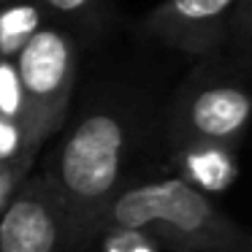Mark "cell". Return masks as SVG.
<instances>
[{"label":"cell","instance_id":"cell-1","mask_svg":"<svg viewBox=\"0 0 252 252\" xmlns=\"http://www.w3.org/2000/svg\"><path fill=\"white\" fill-rule=\"evenodd\" d=\"M130 138L133 127L125 109L95 106L46 158L41 174L63 206L73 252L93 250L117 192L127 185Z\"/></svg>","mask_w":252,"mask_h":252},{"label":"cell","instance_id":"cell-2","mask_svg":"<svg viewBox=\"0 0 252 252\" xmlns=\"http://www.w3.org/2000/svg\"><path fill=\"white\" fill-rule=\"evenodd\" d=\"M111 225L144 230L171 252H252L250 233L179 176L125 185L106 214Z\"/></svg>","mask_w":252,"mask_h":252},{"label":"cell","instance_id":"cell-3","mask_svg":"<svg viewBox=\"0 0 252 252\" xmlns=\"http://www.w3.org/2000/svg\"><path fill=\"white\" fill-rule=\"evenodd\" d=\"M252 125V84L244 73L206 57L176 90L168 106V141L239 149Z\"/></svg>","mask_w":252,"mask_h":252},{"label":"cell","instance_id":"cell-4","mask_svg":"<svg viewBox=\"0 0 252 252\" xmlns=\"http://www.w3.org/2000/svg\"><path fill=\"white\" fill-rule=\"evenodd\" d=\"M30 111V133L41 144L68 120L79 76V41L71 30L46 22L14 57Z\"/></svg>","mask_w":252,"mask_h":252},{"label":"cell","instance_id":"cell-5","mask_svg":"<svg viewBox=\"0 0 252 252\" xmlns=\"http://www.w3.org/2000/svg\"><path fill=\"white\" fill-rule=\"evenodd\" d=\"M244 0H163L138 22L141 35L190 57H214L230 44Z\"/></svg>","mask_w":252,"mask_h":252},{"label":"cell","instance_id":"cell-6","mask_svg":"<svg viewBox=\"0 0 252 252\" xmlns=\"http://www.w3.org/2000/svg\"><path fill=\"white\" fill-rule=\"evenodd\" d=\"M0 252H73L63 206L41 171L30 174L0 217Z\"/></svg>","mask_w":252,"mask_h":252},{"label":"cell","instance_id":"cell-7","mask_svg":"<svg viewBox=\"0 0 252 252\" xmlns=\"http://www.w3.org/2000/svg\"><path fill=\"white\" fill-rule=\"evenodd\" d=\"M171 163L185 185L209 198L230 190L239 179V149L220 147V144H174Z\"/></svg>","mask_w":252,"mask_h":252},{"label":"cell","instance_id":"cell-8","mask_svg":"<svg viewBox=\"0 0 252 252\" xmlns=\"http://www.w3.org/2000/svg\"><path fill=\"white\" fill-rule=\"evenodd\" d=\"M46 19L65 30L84 35H98L109 28L114 17V0H35Z\"/></svg>","mask_w":252,"mask_h":252},{"label":"cell","instance_id":"cell-9","mask_svg":"<svg viewBox=\"0 0 252 252\" xmlns=\"http://www.w3.org/2000/svg\"><path fill=\"white\" fill-rule=\"evenodd\" d=\"M46 22L49 19L35 0H11L0 6V60H14Z\"/></svg>","mask_w":252,"mask_h":252},{"label":"cell","instance_id":"cell-10","mask_svg":"<svg viewBox=\"0 0 252 252\" xmlns=\"http://www.w3.org/2000/svg\"><path fill=\"white\" fill-rule=\"evenodd\" d=\"M0 117L19 122L30 130V111L14 60H0Z\"/></svg>","mask_w":252,"mask_h":252},{"label":"cell","instance_id":"cell-11","mask_svg":"<svg viewBox=\"0 0 252 252\" xmlns=\"http://www.w3.org/2000/svg\"><path fill=\"white\" fill-rule=\"evenodd\" d=\"M38 149H41V141L28 127L0 117V163L38 158Z\"/></svg>","mask_w":252,"mask_h":252},{"label":"cell","instance_id":"cell-12","mask_svg":"<svg viewBox=\"0 0 252 252\" xmlns=\"http://www.w3.org/2000/svg\"><path fill=\"white\" fill-rule=\"evenodd\" d=\"M100 252H163V247L144 230L133 228H103L100 230Z\"/></svg>","mask_w":252,"mask_h":252},{"label":"cell","instance_id":"cell-13","mask_svg":"<svg viewBox=\"0 0 252 252\" xmlns=\"http://www.w3.org/2000/svg\"><path fill=\"white\" fill-rule=\"evenodd\" d=\"M35 158L14 160V163H0V217L8 209V203L14 201V195L19 192V187L30 179L33 174Z\"/></svg>","mask_w":252,"mask_h":252},{"label":"cell","instance_id":"cell-14","mask_svg":"<svg viewBox=\"0 0 252 252\" xmlns=\"http://www.w3.org/2000/svg\"><path fill=\"white\" fill-rule=\"evenodd\" d=\"M228 46H233L241 57H252V0H244V3H241Z\"/></svg>","mask_w":252,"mask_h":252},{"label":"cell","instance_id":"cell-15","mask_svg":"<svg viewBox=\"0 0 252 252\" xmlns=\"http://www.w3.org/2000/svg\"><path fill=\"white\" fill-rule=\"evenodd\" d=\"M6 3H11V0H0V6H6Z\"/></svg>","mask_w":252,"mask_h":252},{"label":"cell","instance_id":"cell-16","mask_svg":"<svg viewBox=\"0 0 252 252\" xmlns=\"http://www.w3.org/2000/svg\"><path fill=\"white\" fill-rule=\"evenodd\" d=\"M250 244H252V233H250Z\"/></svg>","mask_w":252,"mask_h":252}]
</instances>
